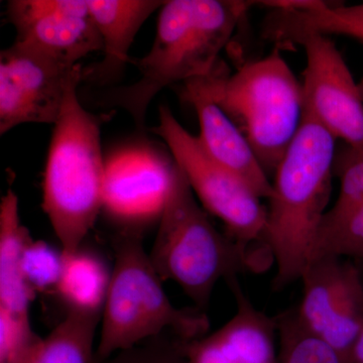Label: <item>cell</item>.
<instances>
[{
	"mask_svg": "<svg viewBox=\"0 0 363 363\" xmlns=\"http://www.w3.org/2000/svg\"><path fill=\"white\" fill-rule=\"evenodd\" d=\"M294 44L304 47V112L351 147H363V101L350 68L329 35L311 33Z\"/></svg>",
	"mask_w": 363,
	"mask_h": 363,
	"instance_id": "30bf717a",
	"label": "cell"
},
{
	"mask_svg": "<svg viewBox=\"0 0 363 363\" xmlns=\"http://www.w3.org/2000/svg\"><path fill=\"white\" fill-rule=\"evenodd\" d=\"M102 316L67 312L23 363H95V332Z\"/></svg>",
	"mask_w": 363,
	"mask_h": 363,
	"instance_id": "ac0fdd59",
	"label": "cell"
},
{
	"mask_svg": "<svg viewBox=\"0 0 363 363\" xmlns=\"http://www.w3.org/2000/svg\"><path fill=\"white\" fill-rule=\"evenodd\" d=\"M255 2L238 0H168L160 9L152 49L131 63L140 78L133 84L99 92L96 104L123 109L145 128L152 99L169 86L204 77Z\"/></svg>",
	"mask_w": 363,
	"mask_h": 363,
	"instance_id": "6da1fadb",
	"label": "cell"
},
{
	"mask_svg": "<svg viewBox=\"0 0 363 363\" xmlns=\"http://www.w3.org/2000/svg\"><path fill=\"white\" fill-rule=\"evenodd\" d=\"M350 363H363V329L351 350Z\"/></svg>",
	"mask_w": 363,
	"mask_h": 363,
	"instance_id": "d4e9b609",
	"label": "cell"
},
{
	"mask_svg": "<svg viewBox=\"0 0 363 363\" xmlns=\"http://www.w3.org/2000/svg\"><path fill=\"white\" fill-rule=\"evenodd\" d=\"M301 323L350 362L363 329V285L359 272L341 257H315L301 279Z\"/></svg>",
	"mask_w": 363,
	"mask_h": 363,
	"instance_id": "9c48e42d",
	"label": "cell"
},
{
	"mask_svg": "<svg viewBox=\"0 0 363 363\" xmlns=\"http://www.w3.org/2000/svg\"><path fill=\"white\" fill-rule=\"evenodd\" d=\"M98 363H184L181 340L166 332Z\"/></svg>",
	"mask_w": 363,
	"mask_h": 363,
	"instance_id": "cb8c5ba5",
	"label": "cell"
},
{
	"mask_svg": "<svg viewBox=\"0 0 363 363\" xmlns=\"http://www.w3.org/2000/svg\"><path fill=\"white\" fill-rule=\"evenodd\" d=\"M334 174L340 181V192L331 213H341L363 203V147L346 145L336 150Z\"/></svg>",
	"mask_w": 363,
	"mask_h": 363,
	"instance_id": "7402d4cb",
	"label": "cell"
},
{
	"mask_svg": "<svg viewBox=\"0 0 363 363\" xmlns=\"http://www.w3.org/2000/svg\"><path fill=\"white\" fill-rule=\"evenodd\" d=\"M83 69L67 89L54 124L44 174L43 207L61 242L74 253L82 247L104 208L106 168L101 149V116L79 99Z\"/></svg>",
	"mask_w": 363,
	"mask_h": 363,
	"instance_id": "3957f363",
	"label": "cell"
},
{
	"mask_svg": "<svg viewBox=\"0 0 363 363\" xmlns=\"http://www.w3.org/2000/svg\"><path fill=\"white\" fill-rule=\"evenodd\" d=\"M149 255L162 281L178 284L203 312L221 279L259 271L267 264L266 259L247 252L215 228L175 162Z\"/></svg>",
	"mask_w": 363,
	"mask_h": 363,
	"instance_id": "277c9868",
	"label": "cell"
},
{
	"mask_svg": "<svg viewBox=\"0 0 363 363\" xmlns=\"http://www.w3.org/2000/svg\"><path fill=\"white\" fill-rule=\"evenodd\" d=\"M113 248L116 262L102 313L95 363L166 332L185 342L207 335L210 322L204 312L172 304L140 234L119 233Z\"/></svg>",
	"mask_w": 363,
	"mask_h": 363,
	"instance_id": "8992f818",
	"label": "cell"
},
{
	"mask_svg": "<svg viewBox=\"0 0 363 363\" xmlns=\"http://www.w3.org/2000/svg\"><path fill=\"white\" fill-rule=\"evenodd\" d=\"M40 340L30 316L0 309V363H23Z\"/></svg>",
	"mask_w": 363,
	"mask_h": 363,
	"instance_id": "603a6c76",
	"label": "cell"
},
{
	"mask_svg": "<svg viewBox=\"0 0 363 363\" xmlns=\"http://www.w3.org/2000/svg\"><path fill=\"white\" fill-rule=\"evenodd\" d=\"M32 240L21 221L18 196L9 190L0 204V309L23 316H30L35 295L23 272V252Z\"/></svg>",
	"mask_w": 363,
	"mask_h": 363,
	"instance_id": "9a60e30c",
	"label": "cell"
},
{
	"mask_svg": "<svg viewBox=\"0 0 363 363\" xmlns=\"http://www.w3.org/2000/svg\"><path fill=\"white\" fill-rule=\"evenodd\" d=\"M335 138L309 114L274 174L264 243L276 262L274 286L300 279L314 257L330 199Z\"/></svg>",
	"mask_w": 363,
	"mask_h": 363,
	"instance_id": "7a4b0ae2",
	"label": "cell"
},
{
	"mask_svg": "<svg viewBox=\"0 0 363 363\" xmlns=\"http://www.w3.org/2000/svg\"><path fill=\"white\" fill-rule=\"evenodd\" d=\"M64 267V252L43 240H32L23 255V272L33 292L57 291Z\"/></svg>",
	"mask_w": 363,
	"mask_h": 363,
	"instance_id": "44dd1931",
	"label": "cell"
},
{
	"mask_svg": "<svg viewBox=\"0 0 363 363\" xmlns=\"http://www.w3.org/2000/svg\"><path fill=\"white\" fill-rule=\"evenodd\" d=\"M182 97L197 113L200 124L198 142L203 150L252 189L260 199L272 195V184L238 126L214 100L194 81L183 83Z\"/></svg>",
	"mask_w": 363,
	"mask_h": 363,
	"instance_id": "4fadbf2b",
	"label": "cell"
},
{
	"mask_svg": "<svg viewBox=\"0 0 363 363\" xmlns=\"http://www.w3.org/2000/svg\"><path fill=\"white\" fill-rule=\"evenodd\" d=\"M152 131L168 145L196 198L223 222L228 236L248 252L253 253L250 247L255 243L266 245L267 209L259 196L208 156L197 136L184 128L166 105L160 107L159 124Z\"/></svg>",
	"mask_w": 363,
	"mask_h": 363,
	"instance_id": "52a82bcc",
	"label": "cell"
},
{
	"mask_svg": "<svg viewBox=\"0 0 363 363\" xmlns=\"http://www.w3.org/2000/svg\"><path fill=\"white\" fill-rule=\"evenodd\" d=\"M91 18L102 40L104 59L83 70V79L106 84L117 78L131 60L128 52L145 21L161 9L159 0H87Z\"/></svg>",
	"mask_w": 363,
	"mask_h": 363,
	"instance_id": "5bb4252c",
	"label": "cell"
},
{
	"mask_svg": "<svg viewBox=\"0 0 363 363\" xmlns=\"http://www.w3.org/2000/svg\"><path fill=\"white\" fill-rule=\"evenodd\" d=\"M279 337V363H350L330 345L301 323L297 312L277 318Z\"/></svg>",
	"mask_w": 363,
	"mask_h": 363,
	"instance_id": "d6986e66",
	"label": "cell"
},
{
	"mask_svg": "<svg viewBox=\"0 0 363 363\" xmlns=\"http://www.w3.org/2000/svg\"><path fill=\"white\" fill-rule=\"evenodd\" d=\"M111 272L102 257L82 247L64 252V267L56 292L68 312L102 316Z\"/></svg>",
	"mask_w": 363,
	"mask_h": 363,
	"instance_id": "2e32d148",
	"label": "cell"
},
{
	"mask_svg": "<svg viewBox=\"0 0 363 363\" xmlns=\"http://www.w3.org/2000/svg\"><path fill=\"white\" fill-rule=\"evenodd\" d=\"M6 14L16 28V42L67 65H79L91 52L102 51L87 0H13Z\"/></svg>",
	"mask_w": 363,
	"mask_h": 363,
	"instance_id": "8fae6325",
	"label": "cell"
},
{
	"mask_svg": "<svg viewBox=\"0 0 363 363\" xmlns=\"http://www.w3.org/2000/svg\"><path fill=\"white\" fill-rule=\"evenodd\" d=\"M225 281L235 298V314L214 333L181 340L184 363H279L277 319L255 307L238 276Z\"/></svg>",
	"mask_w": 363,
	"mask_h": 363,
	"instance_id": "7c38bea8",
	"label": "cell"
},
{
	"mask_svg": "<svg viewBox=\"0 0 363 363\" xmlns=\"http://www.w3.org/2000/svg\"><path fill=\"white\" fill-rule=\"evenodd\" d=\"M192 80L230 117L267 175L274 174L304 116L302 83L279 48L231 74L219 61L211 73Z\"/></svg>",
	"mask_w": 363,
	"mask_h": 363,
	"instance_id": "5b68a950",
	"label": "cell"
},
{
	"mask_svg": "<svg viewBox=\"0 0 363 363\" xmlns=\"http://www.w3.org/2000/svg\"><path fill=\"white\" fill-rule=\"evenodd\" d=\"M277 28L281 39L290 44L311 33L346 35L363 43V4L346 6L314 1L306 9L281 11Z\"/></svg>",
	"mask_w": 363,
	"mask_h": 363,
	"instance_id": "e0dca14e",
	"label": "cell"
},
{
	"mask_svg": "<svg viewBox=\"0 0 363 363\" xmlns=\"http://www.w3.org/2000/svg\"><path fill=\"white\" fill-rule=\"evenodd\" d=\"M81 68L14 40L0 54V135L25 123L54 125Z\"/></svg>",
	"mask_w": 363,
	"mask_h": 363,
	"instance_id": "ba28073f",
	"label": "cell"
},
{
	"mask_svg": "<svg viewBox=\"0 0 363 363\" xmlns=\"http://www.w3.org/2000/svg\"><path fill=\"white\" fill-rule=\"evenodd\" d=\"M358 88H359L360 95H362V101H363V78H362V80L360 81V83H358Z\"/></svg>",
	"mask_w": 363,
	"mask_h": 363,
	"instance_id": "484cf974",
	"label": "cell"
},
{
	"mask_svg": "<svg viewBox=\"0 0 363 363\" xmlns=\"http://www.w3.org/2000/svg\"><path fill=\"white\" fill-rule=\"evenodd\" d=\"M325 255L363 257V203L341 213L326 212L313 259Z\"/></svg>",
	"mask_w": 363,
	"mask_h": 363,
	"instance_id": "ffe728a7",
	"label": "cell"
}]
</instances>
